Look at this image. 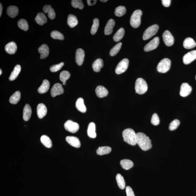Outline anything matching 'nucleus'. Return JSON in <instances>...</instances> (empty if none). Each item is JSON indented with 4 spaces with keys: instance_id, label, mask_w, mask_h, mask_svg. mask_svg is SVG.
Returning <instances> with one entry per match:
<instances>
[{
    "instance_id": "f257e3e1",
    "label": "nucleus",
    "mask_w": 196,
    "mask_h": 196,
    "mask_svg": "<svg viewBox=\"0 0 196 196\" xmlns=\"http://www.w3.org/2000/svg\"><path fill=\"white\" fill-rule=\"evenodd\" d=\"M137 143L143 151H147L151 149L152 145L149 137L143 133L136 134Z\"/></svg>"
},
{
    "instance_id": "f03ea898",
    "label": "nucleus",
    "mask_w": 196,
    "mask_h": 196,
    "mask_svg": "<svg viewBox=\"0 0 196 196\" xmlns=\"http://www.w3.org/2000/svg\"><path fill=\"white\" fill-rule=\"evenodd\" d=\"M123 137L124 141L132 146H135L137 143V135L133 129L128 128L123 132Z\"/></svg>"
},
{
    "instance_id": "7ed1b4c3",
    "label": "nucleus",
    "mask_w": 196,
    "mask_h": 196,
    "mask_svg": "<svg viewBox=\"0 0 196 196\" xmlns=\"http://www.w3.org/2000/svg\"><path fill=\"white\" fill-rule=\"evenodd\" d=\"M148 86L146 81L143 78H137L135 81V89L136 93L143 95L147 91Z\"/></svg>"
},
{
    "instance_id": "20e7f679",
    "label": "nucleus",
    "mask_w": 196,
    "mask_h": 196,
    "mask_svg": "<svg viewBox=\"0 0 196 196\" xmlns=\"http://www.w3.org/2000/svg\"><path fill=\"white\" fill-rule=\"evenodd\" d=\"M143 15L141 10H137L135 11L131 15L130 19L131 26L134 28L139 27L141 23V17Z\"/></svg>"
},
{
    "instance_id": "39448f33",
    "label": "nucleus",
    "mask_w": 196,
    "mask_h": 196,
    "mask_svg": "<svg viewBox=\"0 0 196 196\" xmlns=\"http://www.w3.org/2000/svg\"><path fill=\"white\" fill-rule=\"evenodd\" d=\"M171 64L170 60L169 58H163L159 63L157 67V70L160 73H166L170 69Z\"/></svg>"
},
{
    "instance_id": "423d86ee",
    "label": "nucleus",
    "mask_w": 196,
    "mask_h": 196,
    "mask_svg": "<svg viewBox=\"0 0 196 196\" xmlns=\"http://www.w3.org/2000/svg\"><path fill=\"white\" fill-rule=\"evenodd\" d=\"M159 29L158 25L154 24L148 28L145 31L143 35V40H147L152 38L157 33Z\"/></svg>"
},
{
    "instance_id": "0eeeda50",
    "label": "nucleus",
    "mask_w": 196,
    "mask_h": 196,
    "mask_svg": "<svg viewBox=\"0 0 196 196\" xmlns=\"http://www.w3.org/2000/svg\"><path fill=\"white\" fill-rule=\"evenodd\" d=\"M65 129L71 133H75L79 129V125L78 123L69 120L66 121L64 125Z\"/></svg>"
},
{
    "instance_id": "6e6552de",
    "label": "nucleus",
    "mask_w": 196,
    "mask_h": 196,
    "mask_svg": "<svg viewBox=\"0 0 196 196\" xmlns=\"http://www.w3.org/2000/svg\"><path fill=\"white\" fill-rule=\"evenodd\" d=\"M129 63V60L127 58L122 60L117 65L115 69V73L119 75L125 72L128 67Z\"/></svg>"
},
{
    "instance_id": "1a4fd4ad",
    "label": "nucleus",
    "mask_w": 196,
    "mask_h": 196,
    "mask_svg": "<svg viewBox=\"0 0 196 196\" xmlns=\"http://www.w3.org/2000/svg\"><path fill=\"white\" fill-rule=\"evenodd\" d=\"M159 43V38L158 37H155L145 46L144 50L146 52L154 50L158 47Z\"/></svg>"
},
{
    "instance_id": "9d476101",
    "label": "nucleus",
    "mask_w": 196,
    "mask_h": 196,
    "mask_svg": "<svg viewBox=\"0 0 196 196\" xmlns=\"http://www.w3.org/2000/svg\"><path fill=\"white\" fill-rule=\"evenodd\" d=\"M163 41L167 46H171L174 43V38L172 33L169 31L166 30L163 32Z\"/></svg>"
},
{
    "instance_id": "9b49d317",
    "label": "nucleus",
    "mask_w": 196,
    "mask_h": 196,
    "mask_svg": "<svg viewBox=\"0 0 196 196\" xmlns=\"http://www.w3.org/2000/svg\"><path fill=\"white\" fill-rule=\"evenodd\" d=\"M64 89L62 85L60 83H56L52 87L51 91V94L52 97H55L64 93Z\"/></svg>"
},
{
    "instance_id": "f8f14e48",
    "label": "nucleus",
    "mask_w": 196,
    "mask_h": 196,
    "mask_svg": "<svg viewBox=\"0 0 196 196\" xmlns=\"http://www.w3.org/2000/svg\"><path fill=\"white\" fill-rule=\"evenodd\" d=\"M196 59V50H193L188 52L183 57V61L185 64L187 65Z\"/></svg>"
},
{
    "instance_id": "ddd939ff",
    "label": "nucleus",
    "mask_w": 196,
    "mask_h": 196,
    "mask_svg": "<svg viewBox=\"0 0 196 196\" xmlns=\"http://www.w3.org/2000/svg\"><path fill=\"white\" fill-rule=\"evenodd\" d=\"M192 90V87L187 83H183L180 86V95L183 97L187 96L191 93Z\"/></svg>"
},
{
    "instance_id": "4468645a",
    "label": "nucleus",
    "mask_w": 196,
    "mask_h": 196,
    "mask_svg": "<svg viewBox=\"0 0 196 196\" xmlns=\"http://www.w3.org/2000/svg\"><path fill=\"white\" fill-rule=\"evenodd\" d=\"M85 52L82 49L78 48L76 53L75 60L77 64L81 66L83 64L84 61Z\"/></svg>"
},
{
    "instance_id": "2eb2a0df",
    "label": "nucleus",
    "mask_w": 196,
    "mask_h": 196,
    "mask_svg": "<svg viewBox=\"0 0 196 196\" xmlns=\"http://www.w3.org/2000/svg\"><path fill=\"white\" fill-rule=\"evenodd\" d=\"M66 141L71 146L76 148H79L81 146V143L79 139L76 137L74 136H67Z\"/></svg>"
},
{
    "instance_id": "dca6fc26",
    "label": "nucleus",
    "mask_w": 196,
    "mask_h": 196,
    "mask_svg": "<svg viewBox=\"0 0 196 196\" xmlns=\"http://www.w3.org/2000/svg\"><path fill=\"white\" fill-rule=\"evenodd\" d=\"M47 109L45 105L42 103L38 105L37 108V113L39 118H42L47 115Z\"/></svg>"
},
{
    "instance_id": "f3484780",
    "label": "nucleus",
    "mask_w": 196,
    "mask_h": 196,
    "mask_svg": "<svg viewBox=\"0 0 196 196\" xmlns=\"http://www.w3.org/2000/svg\"><path fill=\"white\" fill-rule=\"evenodd\" d=\"M97 96L99 98H103L108 95V91L104 86H97L95 90Z\"/></svg>"
},
{
    "instance_id": "a211bd4d",
    "label": "nucleus",
    "mask_w": 196,
    "mask_h": 196,
    "mask_svg": "<svg viewBox=\"0 0 196 196\" xmlns=\"http://www.w3.org/2000/svg\"><path fill=\"white\" fill-rule=\"evenodd\" d=\"M17 49V45L14 42L12 41L8 43L5 47L6 52L10 54H14L16 53Z\"/></svg>"
},
{
    "instance_id": "6ab92c4d",
    "label": "nucleus",
    "mask_w": 196,
    "mask_h": 196,
    "mask_svg": "<svg viewBox=\"0 0 196 196\" xmlns=\"http://www.w3.org/2000/svg\"><path fill=\"white\" fill-rule=\"evenodd\" d=\"M38 51L41 54V59H44L48 56L49 49L48 46L46 44H43L38 49Z\"/></svg>"
},
{
    "instance_id": "aec40b11",
    "label": "nucleus",
    "mask_w": 196,
    "mask_h": 196,
    "mask_svg": "<svg viewBox=\"0 0 196 196\" xmlns=\"http://www.w3.org/2000/svg\"><path fill=\"white\" fill-rule=\"evenodd\" d=\"M115 23L114 20L110 19L109 20L106 24L104 29L105 34L109 35L112 33L113 29L115 26Z\"/></svg>"
},
{
    "instance_id": "412c9836",
    "label": "nucleus",
    "mask_w": 196,
    "mask_h": 196,
    "mask_svg": "<svg viewBox=\"0 0 196 196\" xmlns=\"http://www.w3.org/2000/svg\"><path fill=\"white\" fill-rule=\"evenodd\" d=\"M43 11L45 13L48 14V15L50 19L53 20L55 18V12L50 5L44 6L43 8Z\"/></svg>"
},
{
    "instance_id": "4be33fe9",
    "label": "nucleus",
    "mask_w": 196,
    "mask_h": 196,
    "mask_svg": "<svg viewBox=\"0 0 196 196\" xmlns=\"http://www.w3.org/2000/svg\"><path fill=\"white\" fill-rule=\"evenodd\" d=\"M32 110L31 106L28 104L25 106L23 111V118L25 121H29L31 115Z\"/></svg>"
},
{
    "instance_id": "5701e85b",
    "label": "nucleus",
    "mask_w": 196,
    "mask_h": 196,
    "mask_svg": "<svg viewBox=\"0 0 196 196\" xmlns=\"http://www.w3.org/2000/svg\"><path fill=\"white\" fill-rule=\"evenodd\" d=\"M183 46L185 48L192 49L196 47V43L192 38H187L183 41Z\"/></svg>"
},
{
    "instance_id": "b1692460",
    "label": "nucleus",
    "mask_w": 196,
    "mask_h": 196,
    "mask_svg": "<svg viewBox=\"0 0 196 196\" xmlns=\"http://www.w3.org/2000/svg\"><path fill=\"white\" fill-rule=\"evenodd\" d=\"M7 14L10 17L14 18L17 16L19 13V9L16 6H11L7 8Z\"/></svg>"
},
{
    "instance_id": "393cba45",
    "label": "nucleus",
    "mask_w": 196,
    "mask_h": 196,
    "mask_svg": "<svg viewBox=\"0 0 196 196\" xmlns=\"http://www.w3.org/2000/svg\"><path fill=\"white\" fill-rule=\"evenodd\" d=\"M50 87V83L48 80H43L42 84L38 89V92L41 94L46 93L49 90Z\"/></svg>"
},
{
    "instance_id": "a878e982",
    "label": "nucleus",
    "mask_w": 196,
    "mask_h": 196,
    "mask_svg": "<svg viewBox=\"0 0 196 196\" xmlns=\"http://www.w3.org/2000/svg\"><path fill=\"white\" fill-rule=\"evenodd\" d=\"M88 135L91 138H95L96 137L95 123L92 122L89 123L87 130Z\"/></svg>"
},
{
    "instance_id": "bb28decb",
    "label": "nucleus",
    "mask_w": 196,
    "mask_h": 196,
    "mask_svg": "<svg viewBox=\"0 0 196 196\" xmlns=\"http://www.w3.org/2000/svg\"><path fill=\"white\" fill-rule=\"evenodd\" d=\"M103 66H104V62L103 60L101 58H98L92 64V68L93 71L96 72H99Z\"/></svg>"
},
{
    "instance_id": "cd10ccee",
    "label": "nucleus",
    "mask_w": 196,
    "mask_h": 196,
    "mask_svg": "<svg viewBox=\"0 0 196 196\" xmlns=\"http://www.w3.org/2000/svg\"><path fill=\"white\" fill-rule=\"evenodd\" d=\"M76 106L77 109L80 112L82 113H85L86 112V107L83 98H80L77 100L76 103Z\"/></svg>"
},
{
    "instance_id": "c85d7f7f",
    "label": "nucleus",
    "mask_w": 196,
    "mask_h": 196,
    "mask_svg": "<svg viewBox=\"0 0 196 196\" xmlns=\"http://www.w3.org/2000/svg\"><path fill=\"white\" fill-rule=\"evenodd\" d=\"M37 24L41 26H43L44 24H46L47 21V19L45 15L42 12L38 13L35 18Z\"/></svg>"
},
{
    "instance_id": "c756f323",
    "label": "nucleus",
    "mask_w": 196,
    "mask_h": 196,
    "mask_svg": "<svg viewBox=\"0 0 196 196\" xmlns=\"http://www.w3.org/2000/svg\"><path fill=\"white\" fill-rule=\"evenodd\" d=\"M21 66L19 65H17L12 71L11 74L9 77V80L10 81H14L16 79L18 76L19 75L21 72Z\"/></svg>"
},
{
    "instance_id": "7c9ffc66",
    "label": "nucleus",
    "mask_w": 196,
    "mask_h": 196,
    "mask_svg": "<svg viewBox=\"0 0 196 196\" xmlns=\"http://www.w3.org/2000/svg\"><path fill=\"white\" fill-rule=\"evenodd\" d=\"M68 24L71 28H73L78 24V19L76 17L72 14L68 15L67 19Z\"/></svg>"
},
{
    "instance_id": "2f4dec72",
    "label": "nucleus",
    "mask_w": 196,
    "mask_h": 196,
    "mask_svg": "<svg viewBox=\"0 0 196 196\" xmlns=\"http://www.w3.org/2000/svg\"><path fill=\"white\" fill-rule=\"evenodd\" d=\"M120 165L123 169L128 170L134 166V163L131 160L128 159L122 160L120 161Z\"/></svg>"
},
{
    "instance_id": "473e14b6",
    "label": "nucleus",
    "mask_w": 196,
    "mask_h": 196,
    "mask_svg": "<svg viewBox=\"0 0 196 196\" xmlns=\"http://www.w3.org/2000/svg\"><path fill=\"white\" fill-rule=\"evenodd\" d=\"M112 149L109 146H102L97 149L96 153L98 155H102L110 153Z\"/></svg>"
},
{
    "instance_id": "72a5a7b5",
    "label": "nucleus",
    "mask_w": 196,
    "mask_h": 196,
    "mask_svg": "<svg viewBox=\"0 0 196 196\" xmlns=\"http://www.w3.org/2000/svg\"><path fill=\"white\" fill-rule=\"evenodd\" d=\"M21 98V93L19 91L15 92L10 97L9 101L12 104H16L19 101Z\"/></svg>"
},
{
    "instance_id": "f704fd0d",
    "label": "nucleus",
    "mask_w": 196,
    "mask_h": 196,
    "mask_svg": "<svg viewBox=\"0 0 196 196\" xmlns=\"http://www.w3.org/2000/svg\"><path fill=\"white\" fill-rule=\"evenodd\" d=\"M125 34V30L123 28H121L117 31L116 33L114 35L113 37L114 41L115 42L121 41L124 36Z\"/></svg>"
},
{
    "instance_id": "c9c22d12",
    "label": "nucleus",
    "mask_w": 196,
    "mask_h": 196,
    "mask_svg": "<svg viewBox=\"0 0 196 196\" xmlns=\"http://www.w3.org/2000/svg\"><path fill=\"white\" fill-rule=\"evenodd\" d=\"M41 143L45 146L47 148H50L52 146V142L50 138L46 135H43L41 138Z\"/></svg>"
},
{
    "instance_id": "e433bc0d",
    "label": "nucleus",
    "mask_w": 196,
    "mask_h": 196,
    "mask_svg": "<svg viewBox=\"0 0 196 196\" xmlns=\"http://www.w3.org/2000/svg\"><path fill=\"white\" fill-rule=\"evenodd\" d=\"M116 180L119 187L121 189H124L125 187V182L122 175L120 174H117L116 176Z\"/></svg>"
},
{
    "instance_id": "4c0bfd02",
    "label": "nucleus",
    "mask_w": 196,
    "mask_h": 196,
    "mask_svg": "<svg viewBox=\"0 0 196 196\" xmlns=\"http://www.w3.org/2000/svg\"><path fill=\"white\" fill-rule=\"evenodd\" d=\"M126 12V8L124 6H120L115 9V14L117 16L121 17L124 15Z\"/></svg>"
},
{
    "instance_id": "58836bf2",
    "label": "nucleus",
    "mask_w": 196,
    "mask_h": 196,
    "mask_svg": "<svg viewBox=\"0 0 196 196\" xmlns=\"http://www.w3.org/2000/svg\"><path fill=\"white\" fill-rule=\"evenodd\" d=\"M99 26V21L98 19L95 18L93 20V24L91 29V34L94 35L98 31Z\"/></svg>"
},
{
    "instance_id": "ea45409f",
    "label": "nucleus",
    "mask_w": 196,
    "mask_h": 196,
    "mask_svg": "<svg viewBox=\"0 0 196 196\" xmlns=\"http://www.w3.org/2000/svg\"><path fill=\"white\" fill-rule=\"evenodd\" d=\"M18 27L20 29L24 31H27L29 29V25L27 21L24 19H21L18 21Z\"/></svg>"
},
{
    "instance_id": "a19ab883",
    "label": "nucleus",
    "mask_w": 196,
    "mask_h": 196,
    "mask_svg": "<svg viewBox=\"0 0 196 196\" xmlns=\"http://www.w3.org/2000/svg\"><path fill=\"white\" fill-rule=\"evenodd\" d=\"M122 43L121 42L117 43L111 49L110 52V55L111 56H114L118 53L121 48Z\"/></svg>"
},
{
    "instance_id": "79ce46f5",
    "label": "nucleus",
    "mask_w": 196,
    "mask_h": 196,
    "mask_svg": "<svg viewBox=\"0 0 196 196\" xmlns=\"http://www.w3.org/2000/svg\"><path fill=\"white\" fill-rule=\"evenodd\" d=\"M51 36L54 39L63 40L64 39V35L57 31H53L51 33Z\"/></svg>"
},
{
    "instance_id": "37998d69",
    "label": "nucleus",
    "mask_w": 196,
    "mask_h": 196,
    "mask_svg": "<svg viewBox=\"0 0 196 196\" xmlns=\"http://www.w3.org/2000/svg\"><path fill=\"white\" fill-rule=\"evenodd\" d=\"M71 4L72 6L75 8H78L80 10L84 8V5L83 1L81 0H72Z\"/></svg>"
},
{
    "instance_id": "c03bdc74",
    "label": "nucleus",
    "mask_w": 196,
    "mask_h": 196,
    "mask_svg": "<svg viewBox=\"0 0 196 196\" xmlns=\"http://www.w3.org/2000/svg\"><path fill=\"white\" fill-rule=\"evenodd\" d=\"M70 77V73L67 71H64L61 72L60 75V79L63 82H66Z\"/></svg>"
},
{
    "instance_id": "a18cd8bd",
    "label": "nucleus",
    "mask_w": 196,
    "mask_h": 196,
    "mask_svg": "<svg viewBox=\"0 0 196 196\" xmlns=\"http://www.w3.org/2000/svg\"><path fill=\"white\" fill-rule=\"evenodd\" d=\"M180 122L178 119H175L170 123L169 126V129L171 131H173L176 129L180 125Z\"/></svg>"
},
{
    "instance_id": "49530a36",
    "label": "nucleus",
    "mask_w": 196,
    "mask_h": 196,
    "mask_svg": "<svg viewBox=\"0 0 196 196\" xmlns=\"http://www.w3.org/2000/svg\"><path fill=\"white\" fill-rule=\"evenodd\" d=\"M151 122L153 125L155 126L158 125L160 123V118L157 113H154L152 115Z\"/></svg>"
},
{
    "instance_id": "de8ad7c7",
    "label": "nucleus",
    "mask_w": 196,
    "mask_h": 196,
    "mask_svg": "<svg viewBox=\"0 0 196 196\" xmlns=\"http://www.w3.org/2000/svg\"><path fill=\"white\" fill-rule=\"evenodd\" d=\"M64 65V63L62 62L59 64L54 65L51 67L50 70L51 72H55L58 71L60 70L61 68Z\"/></svg>"
},
{
    "instance_id": "09e8293b",
    "label": "nucleus",
    "mask_w": 196,
    "mask_h": 196,
    "mask_svg": "<svg viewBox=\"0 0 196 196\" xmlns=\"http://www.w3.org/2000/svg\"><path fill=\"white\" fill-rule=\"evenodd\" d=\"M126 192L127 196H135V194H134L132 188L130 186L126 187Z\"/></svg>"
},
{
    "instance_id": "8fccbe9b",
    "label": "nucleus",
    "mask_w": 196,
    "mask_h": 196,
    "mask_svg": "<svg viewBox=\"0 0 196 196\" xmlns=\"http://www.w3.org/2000/svg\"><path fill=\"white\" fill-rule=\"evenodd\" d=\"M171 1L170 0H163L162 1V4L163 6L165 7H169L170 5Z\"/></svg>"
},
{
    "instance_id": "3c124183",
    "label": "nucleus",
    "mask_w": 196,
    "mask_h": 196,
    "mask_svg": "<svg viewBox=\"0 0 196 196\" xmlns=\"http://www.w3.org/2000/svg\"><path fill=\"white\" fill-rule=\"evenodd\" d=\"M96 0H93V1H92V0H87V2L88 5L89 6H91L93 5H95V4H96L97 2Z\"/></svg>"
},
{
    "instance_id": "603ef678",
    "label": "nucleus",
    "mask_w": 196,
    "mask_h": 196,
    "mask_svg": "<svg viewBox=\"0 0 196 196\" xmlns=\"http://www.w3.org/2000/svg\"><path fill=\"white\" fill-rule=\"evenodd\" d=\"M3 7L2 4H0V17L1 16V14H2Z\"/></svg>"
},
{
    "instance_id": "864d4df0",
    "label": "nucleus",
    "mask_w": 196,
    "mask_h": 196,
    "mask_svg": "<svg viewBox=\"0 0 196 196\" xmlns=\"http://www.w3.org/2000/svg\"><path fill=\"white\" fill-rule=\"evenodd\" d=\"M102 1V2H106V1H108L107 0H105V1H104V0H101V1Z\"/></svg>"
},
{
    "instance_id": "5fc2aeb1",
    "label": "nucleus",
    "mask_w": 196,
    "mask_h": 196,
    "mask_svg": "<svg viewBox=\"0 0 196 196\" xmlns=\"http://www.w3.org/2000/svg\"><path fill=\"white\" fill-rule=\"evenodd\" d=\"M2 74V71H1V69H0V75H1Z\"/></svg>"
},
{
    "instance_id": "6e6d98bb",
    "label": "nucleus",
    "mask_w": 196,
    "mask_h": 196,
    "mask_svg": "<svg viewBox=\"0 0 196 196\" xmlns=\"http://www.w3.org/2000/svg\"><path fill=\"white\" fill-rule=\"evenodd\" d=\"M63 85H66V82H63Z\"/></svg>"
},
{
    "instance_id": "4d7b16f0",
    "label": "nucleus",
    "mask_w": 196,
    "mask_h": 196,
    "mask_svg": "<svg viewBox=\"0 0 196 196\" xmlns=\"http://www.w3.org/2000/svg\"><path fill=\"white\" fill-rule=\"evenodd\" d=\"M195 79H196V76H195Z\"/></svg>"
}]
</instances>
